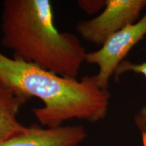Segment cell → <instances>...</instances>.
I'll list each match as a JSON object with an SVG mask.
<instances>
[{
  "label": "cell",
  "mask_w": 146,
  "mask_h": 146,
  "mask_svg": "<svg viewBox=\"0 0 146 146\" xmlns=\"http://www.w3.org/2000/svg\"><path fill=\"white\" fill-rule=\"evenodd\" d=\"M0 87L43 102L33 109L36 120L45 127L56 128L76 118L89 123L104 119L111 94L98 85L95 75L66 77L19 58L0 52Z\"/></svg>",
  "instance_id": "6da1fadb"
},
{
  "label": "cell",
  "mask_w": 146,
  "mask_h": 146,
  "mask_svg": "<svg viewBox=\"0 0 146 146\" xmlns=\"http://www.w3.org/2000/svg\"><path fill=\"white\" fill-rule=\"evenodd\" d=\"M1 43L14 58L77 78L87 52L75 35L60 32L50 0H5Z\"/></svg>",
  "instance_id": "7a4b0ae2"
},
{
  "label": "cell",
  "mask_w": 146,
  "mask_h": 146,
  "mask_svg": "<svg viewBox=\"0 0 146 146\" xmlns=\"http://www.w3.org/2000/svg\"><path fill=\"white\" fill-rule=\"evenodd\" d=\"M146 35V13L135 23L128 25L113 35L99 50L87 52L85 62L99 68L95 75L98 85L108 89L109 81L116 68Z\"/></svg>",
  "instance_id": "3957f363"
},
{
  "label": "cell",
  "mask_w": 146,
  "mask_h": 146,
  "mask_svg": "<svg viewBox=\"0 0 146 146\" xmlns=\"http://www.w3.org/2000/svg\"><path fill=\"white\" fill-rule=\"evenodd\" d=\"M146 0H106V6L96 17L76 24V31L89 43L102 45L113 35L138 21Z\"/></svg>",
  "instance_id": "277c9868"
},
{
  "label": "cell",
  "mask_w": 146,
  "mask_h": 146,
  "mask_svg": "<svg viewBox=\"0 0 146 146\" xmlns=\"http://www.w3.org/2000/svg\"><path fill=\"white\" fill-rule=\"evenodd\" d=\"M87 135L82 125L27 127L21 133L0 142V146H78Z\"/></svg>",
  "instance_id": "5b68a950"
},
{
  "label": "cell",
  "mask_w": 146,
  "mask_h": 146,
  "mask_svg": "<svg viewBox=\"0 0 146 146\" xmlns=\"http://www.w3.org/2000/svg\"><path fill=\"white\" fill-rule=\"evenodd\" d=\"M28 98L0 87V142L5 141L26 129L18 121L17 115Z\"/></svg>",
  "instance_id": "8992f818"
},
{
  "label": "cell",
  "mask_w": 146,
  "mask_h": 146,
  "mask_svg": "<svg viewBox=\"0 0 146 146\" xmlns=\"http://www.w3.org/2000/svg\"><path fill=\"white\" fill-rule=\"evenodd\" d=\"M133 72L136 74H141L146 78V62L136 64L133 63L129 60H124L118 65L114 72V78L117 80L120 76L126 72ZM139 114L146 117V106L142 108Z\"/></svg>",
  "instance_id": "52a82bcc"
},
{
  "label": "cell",
  "mask_w": 146,
  "mask_h": 146,
  "mask_svg": "<svg viewBox=\"0 0 146 146\" xmlns=\"http://www.w3.org/2000/svg\"><path fill=\"white\" fill-rule=\"evenodd\" d=\"M77 4L87 14H94L103 10L106 6V0H80Z\"/></svg>",
  "instance_id": "ba28073f"
},
{
  "label": "cell",
  "mask_w": 146,
  "mask_h": 146,
  "mask_svg": "<svg viewBox=\"0 0 146 146\" xmlns=\"http://www.w3.org/2000/svg\"><path fill=\"white\" fill-rule=\"evenodd\" d=\"M135 123L141 133H146V117L139 114H136L134 117Z\"/></svg>",
  "instance_id": "9c48e42d"
},
{
  "label": "cell",
  "mask_w": 146,
  "mask_h": 146,
  "mask_svg": "<svg viewBox=\"0 0 146 146\" xmlns=\"http://www.w3.org/2000/svg\"><path fill=\"white\" fill-rule=\"evenodd\" d=\"M142 138V145L143 146H146V133H141Z\"/></svg>",
  "instance_id": "30bf717a"
}]
</instances>
